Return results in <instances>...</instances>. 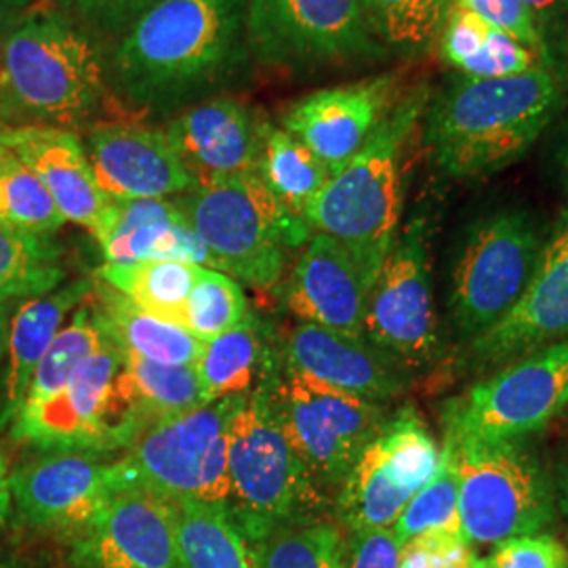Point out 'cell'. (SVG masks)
Masks as SVG:
<instances>
[{"instance_id":"cell-1","label":"cell","mask_w":568,"mask_h":568,"mask_svg":"<svg viewBox=\"0 0 568 568\" xmlns=\"http://www.w3.org/2000/svg\"><path fill=\"white\" fill-rule=\"evenodd\" d=\"M248 0H161L105 49L110 100L133 121H171L243 87Z\"/></svg>"},{"instance_id":"cell-14","label":"cell","mask_w":568,"mask_h":568,"mask_svg":"<svg viewBox=\"0 0 568 568\" xmlns=\"http://www.w3.org/2000/svg\"><path fill=\"white\" fill-rule=\"evenodd\" d=\"M443 448L415 408L387 415L335 497L339 527L347 532L392 528L406 504L440 467Z\"/></svg>"},{"instance_id":"cell-54","label":"cell","mask_w":568,"mask_h":568,"mask_svg":"<svg viewBox=\"0 0 568 568\" xmlns=\"http://www.w3.org/2000/svg\"><path fill=\"white\" fill-rule=\"evenodd\" d=\"M469 568H487L485 567V562H483V558H476V562L471 565Z\"/></svg>"},{"instance_id":"cell-37","label":"cell","mask_w":568,"mask_h":568,"mask_svg":"<svg viewBox=\"0 0 568 568\" xmlns=\"http://www.w3.org/2000/svg\"><path fill=\"white\" fill-rule=\"evenodd\" d=\"M392 530L403 546L429 532L464 535L459 525V476L453 450L447 445H443L436 476L406 504Z\"/></svg>"},{"instance_id":"cell-20","label":"cell","mask_w":568,"mask_h":568,"mask_svg":"<svg viewBox=\"0 0 568 568\" xmlns=\"http://www.w3.org/2000/svg\"><path fill=\"white\" fill-rule=\"evenodd\" d=\"M74 568H178L175 506L142 487L119 490L70 537Z\"/></svg>"},{"instance_id":"cell-39","label":"cell","mask_w":568,"mask_h":568,"mask_svg":"<svg viewBox=\"0 0 568 568\" xmlns=\"http://www.w3.org/2000/svg\"><path fill=\"white\" fill-rule=\"evenodd\" d=\"M344 528L307 520L274 530L264 544V568H344Z\"/></svg>"},{"instance_id":"cell-29","label":"cell","mask_w":568,"mask_h":568,"mask_svg":"<svg viewBox=\"0 0 568 568\" xmlns=\"http://www.w3.org/2000/svg\"><path fill=\"white\" fill-rule=\"evenodd\" d=\"M175 546L178 568H264L262 546L222 506L178 504Z\"/></svg>"},{"instance_id":"cell-3","label":"cell","mask_w":568,"mask_h":568,"mask_svg":"<svg viewBox=\"0 0 568 568\" xmlns=\"http://www.w3.org/2000/svg\"><path fill=\"white\" fill-rule=\"evenodd\" d=\"M562 103L549 68L508 79L464 77L427 103V150L447 175L476 180L520 161Z\"/></svg>"},{"instance_id":"cell-31","label":"cell","mask_w":568,"mask_h":568,"mask_svg":"<svg viewBox=\"0 0 568 568\" xmlns=\"http://www.w3.org/2000/svg\"><path fill=\"white\" fill-rule=\"evenodd\" d=\"M63 248L53 236L0 225V304L34 300L65 281Z\"/></svg>"},{"instance_id":"cell-35","label":"cell","mask_w":568,"mask_h":568,"mask_svg":"<svg viewBox=\"0 0 568 568\" xmlns=\"http://www.w3.org/2000/svg\"><path fill=\"white\" fill-rule=\"evenodd\" d=\"M63 224V215L34 171L0 143V225L53 236Z\"/></svg>"},{"instance_id":"cell-23","label":"cell","mask_w":568,"mask_h":568,"mask_svg":"<svg viewBox=\"0 0 568 568\" xmlns=\"http://www.w3.org/2000/svg\"><path fill=\"white\" fill-rule=\"evenodd\" d=\"M265 119L246 103L222 95L185 108L164 124V133L196 185L255 171Z\"/></svg>"},{"instance_id":"cell-27","label":"cell","mask_w":568,"mask_h":568,"mask_svg":"<svg viewBox=\"0 0 568 568\" xmlns=\"http://www.w3.org/2000/svg\"><path fill=\"white\" fill-rule=\"evenodd\" d=\"M194 368L209 405L267 384L281 368V354L267 325L251 312L241 325L206 342Z\"/></svg>"},{"instance_id":"cell-32","label":"cell","mask_w":568,"mask_h":568,"mask_svg":"<svg viewBox=\"0 0 568 568\" xmlns=\"http://www.w3.org/2000/svg\"><path fill=\"white\" fill-rule=\"evenodd\" d=\"M203 267L185 262L103 264L98 278L145 312L180 325L183 305Z\"/></svg>"},{"instance_id":"cell-6","label":"cell","mask_w":568,"mask_h":568,"mask_svg":"<svg viewBox=\"0 0 568 568\" xmlns=\"http://www.w3.org/2000/svg\"><path fill=\"white\" fill-rule=\"evenodd\" d=\"M227 480V509L260 546L278 528L316 520L325 506V490L284 434L265 384L230 424Z\"/></svg>"},{"instance_id":"cell-13","label":"cell","mask_w":568,"mask_h":568,"mask_svg":"<svg viewBox=\"0 0 568 568\" xmlns=\"http://www.w3.org/2000/svg\"><path fill=\"white\" fill-rule=\"evenodd\" d=\"M278 422L323 490L342 487L387 419L384 405L328 389L284 368L265 384Z\"/></svg>"},{"instance_id":"cell-33","label":"cell","mask_w":568,"mask_h":568,"mask_svg":"<svg viewBox=\"0 0 568 568\" xmlns=\"http://www.w3.org/2000/svg\"><path fill=\"white\" fill-rule=\"evenodd\" d=\"M375 39L398 55L427 53L440 39L453 0H363Z\"/></svg>"},{"instance_id":"cell-18","label":"cell","mask_w":568,"mask_h":568,"mask_svg":"<svg viewBox=\"0 0 568 568\" xmlns=\"http://www.w3.org/2000/svg\"><path fill=\"white\" fill-rule=\"evenodd\" d=\"M400 98L398 74L318 89L288 103L281 126L335 175L363 150Z\"/></svg>"},{"instance_id":"cell-50","label":"cell","mask_w":568,"mask_h":568,"mask_svg":"<svg viewBox=\"0 0 568 568\" xmlns=\"http://www.w3.org/2000/svg\"><path fill=\"white\" fill-rule=\"evenodd\" d=\"M9 314L11 304H0V371L7 361V339H9Z\"/></svg>"},{"instance_id":"cell-38","label":"cell","mask_w":568,"mask_h":568,"mask_svg":"<svg viewBox=\"0 0 568 568\" xmlns=\"http://www.w3.org/2000/svg\"><path fill=\"white\" fill-rule=\"evenodd\" d=\"M248 314L251 307L241 284L224 272L203 267L183 305L180 325L206 344L241 325Z\"/></svg>"},{"instance_id":"cell-12","label":"cell","mask_w":568,"mask_h":568,"mask_svg":"<svg viewBox=\"0 0 568 568\" xmlns=\"http://www.w3.org/2000/svg\"><path fill=\"white\" fill-rule=\"evenodd\" d=\"M544 236L535 217L520 209L488 215L471 227L450 286V316L469 342L497 325L527 291Z\"/></svg>"},{"instance_id":"cell-2","label":"cell","mask_w":568,"mask_h":568,"mask_svg":"<svg viewBox=\"0 0 568 568\" xmlns=\"http://www.w3.org/2000/svg\"><path fill=\"white\" fill-rule=\"evenodd\" d=\"M112 103L105 49L44 2L0 41V129H89Z\"/></svg>"},{"instance_id":"cell-53","label":"cell","mask_w":568,"mask_h":568,"mask_svg":"<svg viewBox=\"0 0 568 568\" xmlns=\"http://www.w3.org/2000/svg\"><path fill=\"white\" fill-rule=\"evenodd\" d=\"M32 2H37V0H13V4H16L18 9H30Z\"/></svg>"},{"instance_id":"cell-24","label":"cell","mask_w":568,"mask_h":568,"mask_svg":"<svg viewBox=\"0 0 568 568\" xmlns=\"http://www.w3.org/2000/svg\"><path fill=\"white\" fill-rule=\"evenodd\" d=\"M105 264L185 262L211 267V257L175 199L108 201L91 232Z\"/></svg>"},{"instance_id":"cell-10","label":"cell","mask_w":568,"mask_h":568,"mask_svg":"<svg viewBox=\"0 0 568 568\" xmlns=\"http://www.w3.org/2000/svg\"><path fill=\"white\" fill-rule=\"evenodd\" d=\"M568 408V339L501 366L445 406V443L523 440Z\"/></svg>"},{"instance_id":"cell-22","label":"cell","mask_w":568,"mask_h":568,"mask_svg":"<svg viewBox=\"0 0 568 568\" xmlns=\"http://www.w3.org/2000/svg\"><path fill=\"white\" fill-rule=\"evenodd\" d=\"M284 368L310 382L386 405L406 389V371L365 337L300 323L281 345Z\"/></svg>"},{"instance_id":"cell-44","label":"cell","mask_w":568,"mask_h":568,"mask_svg":"<svg viewBox=\"0 0 568 568\" xmlns=\"http://www.w3.org/2000/svg\"><path fill=\"white\" fill-rule=\"evenodd\" d=\"M490 30L493 28L488 26L487 21L469 13L467 9L453 4L447 21H445V28L440 32V39H438L443 60L459 70L466 61L478 55V51L487 42Z\"/></svg>"},{"instance_id":"cell-16","label":"cell","mask_w":568,"mask_h":568,"mask_svg":"<svg viewBox=\"0 0 568 568\" xmlns=\"http://www.w3.org/2000/svg\"><path fill=\"white\" fill-rule=\"evenodd\" d=\"M9 485L23 523L68 537L129 487L119 462H103L102 455L89 453H53L32 459L9 474Z\"/></svg>"},{"instance_id":"cell-48","label":"cell","mask_w":568,"mask_h":568,"mask_svg":"<svg viewBox=\"0 0 568 568\" xmlns=\"http://www.w3.org/2000/svg\"><path fill=\"white\" fill-rule=\"evenodd\" d=\"M26 9H18L4 0H0V41L11 32V28L20 21Z\"/></svg>"},{"instance_id":"cell-25","label":"cell","mask_w":568,"mask_h":568,"mask_svg":"<svg viewBox=\"0 0 568 568\" xmlns=\"http://www.w3.org/2000/svg\"><path fill=\"white\" fill-rule=\"evenodd\" d=\"M0 143L11 148L41 180L63 220L89 232L102 217L103 196L82 140L58 126H9L0 129Z\"/></svg>"},{"instance_id":"cell-45","label":"cell","mask_w":568,"mask_h":568,"mask_svg":"<svg viewBox=\"0 0 568 568\" xmlns=\"http://www.w3.org/2000/svg\"><path fill=\"white\" fill-rule=\"evenodd\" d=\"M400 551L403 544L392 528L347 532L344 568H398Z\"/></svg>"},{"instance_id":"cell-34","label":"cell","mask_w":568,"mask_h":568,"mask_svg":"<svg viewBox=\"0 0 568 568\" xmlns=\"http://www.w3.org/2000/svg\"><path fill=\"white\" fill-rule=\"evenodd\" d=\"M87 302L74 312L72 321L61 328L53 344L44 352L41 363L34 371L23 406H39L58 396L72 379L74 371L91 354L110 344L103 335L102 326L98 325L93 307Z\"/></svg>"},{"instance_id":"cell-11","label":"cell","mask_w":568,"mask_h":568,"mask_svg":"<svg viewBox=\"0 0 568 568\" xmlns=\"http://www.w3.org/2000/svg\"><path fill=\"white\" fill-rule=\"evenodd\" d=\"M246 39L253 61L278 72L386 55L363 0H248Z\"/></svg>"},{"instance_id":"cell-52","label":"cell","mask_w":568,"mask_h":568,"mask_svg":"<svg viewBox=\"0 0 568 568\" xmlns=\"http://www.w3.org/2000/svg\"><path fill=\"white\" fill-rule=\"evenodd\" d=\"M562 173H565V182H567L568 187V143L562 150Z\"/></svg>"},{"instance_id":"cell-55","label":"cell","mask_w":568,"mask_h":568,"mask_svg":"<svg viewBox=\"0 0 568 568\" xmlns=\"http://www.w3.org/2000/svg\"><path fill=\"white\" fill-rule=\"evenodd\" d=\"M4 2H9V4H13V0H4ZM16 7V4H13Z\"/></svg>"},{"instance_id":"cell-17","label":"cell","mask_w":568,"mask_h":568,"mask_svg":"<svg viewBox=\"0 0 568 568\" xmlns=\"http://www.w3.org/2000/svg\"><path fill=\"white\" fill-rule=\"evenodd\" d=\"M568 339V211L549 236L527 291L508 314L474 337L467 361L476 371L501 368Z\"/></svg>"},{"instance_id":"cell-15","label":"cell","mask_w":568,"mask_h":568,"mask_svg":"<svg viewBox=\"0 0 568 568\" xmlns=\"http://www.w3.org/2000/svg\"><path fill=\"white\" fill-rule=\"evenodd\" d=\"M365 339L405 371L432 365L440 354L422 220L406 225L387 253L368 295Z\"/></svg>"},{"instance_id":"cell-42","label":"cell","mask_w":568,"mask_h":568,"mask_svg":"<svg viewBox=\"0 0 568 568\" xmlns=\"http://www.w3.org/2000/svg\"><path fill=\"white\" fill-rule=\"evenodd\" d=\"M537 68H549V65L523 42L493 28L485 47L478 51L476 58L466 61L459 68V72L471 79H508V77L527 74Z\"/></svg>"},{"instance_id":"cell-7","label":"cell","mask_w":568,"mask_h":568,"mask_svg":"<svg viewBox=\"0 0 568 568\" xmlns=\"http://www.w3.org/2000/svg\"><path fill=\"white\" fill-rule=\"evenodd\" d=\"M11 424L20 443L89 455L129 450L152 426L133 394L124 356L112 344L91 354L58 396L23 406Z\"/></svg>"},{"instance_id":"cell-40","label":"cell","mask_w":568,"mask_h":568,"mask_svg":"<svg viewBox=\"0 0 568 568\" xmlns=\"http://www.w3.org/2000/svg\"><path fill=\"white\" fill-rule=\"evenodd\" d=\"M108 49L161 0H44Z\"/></svg>"},{"instance_id":"cell-51","label":"cell","mask_w":568,"mask_h":568,"mask_svg":"<svg viewBox=\"0 0 568 568\" xmlns=\"http://www.w3.org/2000/svg\"><path fill=\"white\" fill-rule=\"evenodd\" d=\"M0 568H30L26 567V565H21L18 560H9V558H2L0 560Z\"/></svg>"},{"instance_id":"cell-41","label":"cell","mask_w":568,"mask_h":568,"mask_svg":"<svg viewBox=\"0 0 568 568\" xmlns=\"http://www.w3.org/2000/svg\"><path fill=\"white\" fill-rule=\"evenodd\" d=\"M453 4L478 16L480 20L487 21L490 28L514 37L551 65L546 32L541 30V26L537 23L523 0H453Z\"/></svg>"},{"instance_id":"cell-8","label":"cell","mask_w":568,"mask_h":568,"mask_svg":"<svg viewBox=\"0 0 568 568\" xmlns=\"http://www.w3.org/2000/svg\"><path fill=\"white\" fill-rule=\"evenodd\" d=\"M525 440V438H523ZM523 440L453 447L459 525L471 548L544 532L558 523L556 483Z\"/></svg>"},{"instance_id":"cell-49","label":"cell","mask_w":568,"mask_h":568,"mask_svg":"<svg viewBox=\"0 0 568 568\" xmlns=\"http://www.w3.org/2000/svg\"><path fill=\"white\" fill-rule=\"evenodd\" d=\"M556 504H558V516L565 518L568 527V464L562 467L556 480Z\"/></svg>"},{"instance_id":"cell-28","label":"cell","mask_w":568,"mask_h":568,"mask_svg":"<svg viewBox=\"0 0 568 568\" xmlns=\"http://www.w3.org/2000/svg\"><path fill=\"white\" fill-rule=\"evenodd\" d=\"M93 314L103 335L122 354L161 365H196L204 342L182 325L159 318L112 286L93 284Z\"/></svg>"},{"instance_id":"cell-4","label":"cell","mask_w":568,"mask_h":568,"mask_svg":"<svg viewBox=\"0 0 568 568\" xmlns=\"http://www.w3.org/2000/svg\"><path fill=\"white\" fill-rule=\"evenodd\" d=\"M429 100L426 84L403 95L363 150L325 183L305 211L312 232L345 244L375 278L398 239L406 148L424 122Z\"/></svg>"},{"instance_id":"cell-9","label":"cell","mask_w":568,"mask_h":568,"mask_svg":"<svg viewBox=\"0 0 568 568\" xmlns=\"http://www.w3.org/2000/svg\"><path fill=\"white\" fill-rule=\"evenodd\" d=\"M246 396H225L148 427L119 459L129 487L173 506L183 501L227 509V434Z\"/></svg>"},{"instance_id":"cell-26","label":"cell","mask_w":568,"mask_h":568,"mask_svg":"<svg viewBox=\"0 0 568 568\" xmlns=\"http://www.w3.org/2000/svg\"><path fill=\"white\" fill-rule=\"evenodd\" d=\"M93 291V281L81 278L61 284L55 291L26 300L16 310L9 339H7V371H4V403L0 422H13L26 403L34 371L42 361L49 345L63 328L68 314L82 305Z\"/></svg>"},{"instance_id":"cell-21","label":"cell","mask_w":568,"mask_h":568,"mask_svg":"<svg viewBox=\"0 0 568 568\" xmlns=\"http://www.w3.org/2000/svg\"><path fill=\"white\" fill-rule=\"evenodd\" d=\"M375 281L345 244L314 232L284 283V305L302 323L365 337L366 305Z\"/></svg>"},{"instance_id":"cell-43","label":"cell","mask_w":568,"mask_h":568,"mask_svg":"<svg viewBox=\"0 0 568 568\" xmlns=\"http://www.w3.org/2000/svg\"><path fill=\"white\" fill-rule=\"evenodd\" d=\"M487 568H568V546L548 530L511 537L493 546Z\"/></svg>"},{"instance_id":"cell-36","label":"cell","mask_w":568,"mask_h":568,"mask_svg":"<svg viewBox=\"0 0 568 568\" xmlns=\"http://www.w3.org/2000/svg\"><path fill=\"white\" fill-rule=\"evenodd\" d=\"M122 356L133 394L150 424L206 405L194 365H161L129 354Z\"/></svg>"},{"instance_id":"cell-19","label":"cell","mask_w":568,"mask_h":568,"mask_svg":"<svg viewBox=\"0 0 568 568\" xmlns=\"http://www.w3.org/2000/svg\"><path fill=\"white\" fill-rule=\"evenodd\" d=\"M82 145L108 201L178 199L196 185L156 124L95 122L87 129Z\"/></svg>"},{"instance_id":"cell-30","label":"cell","mask_w":568,"mask_h":568,"mask_svg":"<svg viewBox=\"0 0 568 568\" xmlns=\"http://www.w3.org/2000/svg\"><path fill=\"white\" fill-rule=\"evenodd\" d=\"M257 171L270 192L300 217L333 178L304 143L270 121L265 122Z\"/></svg>"},{"instance_id":"cell-46","label":"cell","mask_w":568,"mask_h":568,"mask_svg":"<svg viewBox=\"0 0 568 568\" xmlns=\"http://www.w3.org/2000/svg\"><path fill=\"white\" fill-rule=\"evenodd\" d=\"M523 2L527 4L528 11L535 16V20L541 26V30L549 20L556 18V13L560 11V4H562V0H523Z\"/></svg>"},{"instance_id":"cell-5","label":"cell","mask_w":568,"mask_h":568,"mask_svg":"<svg viewBox=\"0 0 568 568\" xmlns=\"http://www.w3.org/2000/svg\"><path fill=\"white\" fill-rule=\"evenodd\" d=\"M175 203L206 246L211 267L253 286L278 284L288 251L302 248L314 234L270 192L257 169L194 185Z\"/></svg>"},{"instance_id":"cell-47","label":"cell","mask_w":568,"mask_h":568,"mask_svg":"<svg viewBox=\"0 0 568 568\" xmlns=\"http://www.w3.org/2000/svg\"><path fill=\"white\" fill-rule=\"evenodd\" d=\"M11 504H13V497H11V485H9V469L0 453V525L7 523L11 514Z\"/></svg>"}]
</instances>
